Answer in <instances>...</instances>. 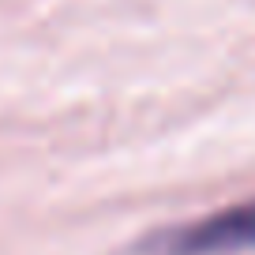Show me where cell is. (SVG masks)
Segmentation results:
<instances>
[{"label":"cell","mask_w":255,"mask_h":255,"mask_svg":"<svg viewBox=\"0 0 255 255\" xmlns=\"http://www.w3.org/2000/svg\"><path fill=\"white\" fill-rule=\"evenodd\" d=\"M255 248V199L225 207L199 222H184L154 233L139 244V255H237Z\"/></svg>","instance_id":"cell-1"}]
</instances>
